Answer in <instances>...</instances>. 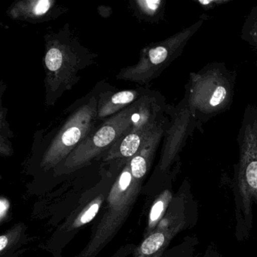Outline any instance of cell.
I'll return each mask as SVG.
<instances>
[{"label":"cell","instance_id":"cell-1","mask_svg":"<svg viewBox=\"0 0 257 257\" xmlns=\"http://www.w3.org/2000/svg\"><path fill=\"white\" fill-rule=\"evenodd\" d=\"M235 73L224 63H210L191 73L185 95L195 114L198 129L202 124L231 107L234 98Z\"/></svg>","mask_w":257,"mask_h":257},{"label":"cell","instance_id":"cell-2","mask_svg":"<svg viewBox=\"0 0 257 257\" xmlns=\"http://www.w3.org/2000/svg\"><path fill=\"white\" fill-rule=\"evenodd\" d=\"M142 183L135 180L129 162L117 175L96 222L89 241L76 257H95L112 240L128 218L139 197Z\"/></svg>","mask_w":257,"mask_h":257},{"label":"cell","instance_id":"cell-3","mask_svg":"<svg viewBox=\"0 0 257 257\" xmlns=\"http://www.w3.org/2000/svg\"><path fill=\"white\" fill-rule=\"evenodd\" d=\"M141 103L120 111L95 132H91L55 169L56 174H70L85 166L103 152L110 150L127 134L139 116Z\"/></svg>","mask_w":257,"mask_h":257},{"label":"cell","instance_id":"cell-4","mask_svg":"<svg viewBox=\"0 0 257 257\" xmlns=\"http://www.w3.org/2000/svg\"><path fill=\"white\" fill-rule=\"evenodd\" d=\"M116 177L106 176L85 192L77 207L43 245V249L52 252L55 256H59L69 242L82 228L94 220L103 208Z\"/></svg>","mask_w":257,"mask_h":257},{"label":"cell","instance_id":"cell-5","mask_svg":"<svg viewBox=\"0 0 257 257\" xmlns=\"http://www.w3.org/2000/svg\"><path fill=\"white\" fill-rule=\"evenodd\" d=\"M206 19H200L191 26L147 49L138 65L121 73V78L134 81H149L160 74L181 55L187 43L203 26Z\"/></svg>","mask_w":257,"mask_h":257},{"label":"cell","instance_id":"cell-6","mask_svg":"<svg viewBox=\"0 0 257 257\" xmlns=\"http://www.w3.org/2000/svg\"><path fill=\"white\" fill-rule=\"evenodd\" d=\"M97 106L92 99L72 115L45 153L41 163L43 169L56 168L91 133L93 121L97 115Z\"/></svg>","mask_w":257,"mask_h":257},{"label":"cell","instance_id":"cell-7","mask_svg":"<svg viewBox=\"0 0 257 257\" xmlns=\"http://www.w3.org/2000/svg\"><path fill=\"white\" fill-rule=\"evenodd\" d=\"M172 115V124L168 126V138L161 160L162 171L171 166L178 157L189 137L198 128L196 118L186 96L178 106L173 109Z\"/></svg>","mask_w":257,"mask_h":257},{"label":"cell","instance_id":"cell-8","mask_svg":"<svg viewBox=\"0 0 257 257\" xmlns=\"http://www.w3.org/2000/svg\"><path fill=\"white\" fill-rule=\"evenodd\" d=\"M167 121L165 118L162 120L145 144L129 162L132 176L136 181L142 183L149 172L159 142L168 128Z\"/></svg>","mask_w":257,"mask_h":257},{"label":"cell","instance_id":"cell-9","mask_svg":"<svg viewBox=\"0 0 257 257\" xmlns=\"http://www.w3.org/2000/svg\"><path fill=\"white\" fill-rule=\"evenodd\" d=\"M29 241L26 225L16 224L0 236V257L17 256L21 248Z\"/></svg>","mask_w":257,"mask_h":257},{"label":"cell","instance_id":"cell-10","mask_svg":"<svg viewBox=\"0 0 257 257\" xmlns=\"http://www.w3.org/2000/svg\"><path fill=\"white\" fill-rule=\"evenodd\" d=\"M174 230L166 226H159L145 237L135 250V257H157L168 245Z\"/></svg>","mask_w":257,"mask_h":257},{"label":"cell","instance_id":"cell-11","mask_svg":"<svg viewBox=\"0 0 257 257\" xmlns=\"http://www.w3.org/2000/svg\"><path fill=\"white\" fill-rule=\"evenodd\" d=\"M138 95L139 93L138 91L126 90L115 93L112 95L100 97L97 106V117L98 118H106L118 112L127 105L135 101L138 98Z\"/></svg>","mask_w":257,"mask_h":257},{"label":"cell","instance_id":"cell-12","mask_svg":"<svg viewBox=\"0 0 257 257\" xmlns=\"http://www.w3.org/2000/svg\"><path fill=\"white\" fill-rule=\"evenodd\" d=\"M171 198V192L167 190L161 194L153 202L149 214L148 225L145 229V237L156 230V226L159 225L166 211Z\"/></svg>","mask_w":257,"mask_h":257},{"label":"cell","instance_id":"cell-13","mask_svg":"<svg viewBox=\"0 0 257 257\" xmlns=\"http://www.w3.org/2000/svg\"><path fill=\"white\" fill-rule=\"evenodd\" d=\"M240 37L251 48L257 51V5L251 10L246 18Z\"/></svg>","mask_w":257,"mask_h":257},{"label":"cell","instance_id":"cell-14","mask_svg":"<svg viewBox=\"0 0 257 257\" xmlns=\"http://www.w3.org/2000/svg\"><path fill=\"white\" fill-rule=\"evenodd\" d=\"M63 63L62 52L58 48H52L48 51L46 57V64L50 71L56 72L61 69Z\"/></svg>","mask_w":257,"mask_h":257},{"label":"cell","instance_id":"cell-15","mask_svg":"<svg viewBox=\"0 0 257 257\" xmlns=\"http://www.w3.org/2000/svg\"><path fill=\"white\" fill-rule=\"evenodd\" d=\"M137 3L146 15L152 17L160 12L163 4L161 0H139Z\"/></svg>","mask_w":257,"mask_h":257},{"label":"cell","instance_id":"cell-16","mask_svg":"<svg viewBox=\"0 0 257 257\" xmlns=\"http://www.w3.org/2000/svg\"><path fill=\"white\" fill-rule=\"evenodd\" d=\"M52 2L49 0H39L28 8V12L34 16H42L46 14L52 7Z\"/></svg>","mask_w":257,"mask_h":257},{"label":"cell","instance_id":"cell-17","mask_svg":"<svg viewBox=\"0 0 257 257\" xmlns=\"http://www.w3.org/2000/svg\"><path fill=\"white\" fill-rule=\"evenodd\" d=\"M230 2H231L230 0H198V1H195V3L198 4L204 11H210L216 7Z\"/></svg>","mask_w":257,"mask_h":257},{"label":"cell","instance_id":"cell-18","mask_svg":"<svg viewBox=\"0 0 257 257\" xmlns=\"http://www.w3.org/2000/svg\"><path fill=\"white\" fill-rule=\"evenodd\" d=\"M10 208V204L9 200L5 197H1V200H0V221H1V223H4L7 221Z\"/></svg>","mask_w":257,"mask_h":257},{"label":"cell","instance_id":"cell-19","mask_svg":"<svg viewBox=\"0 0 257 257\" xmlns=\"http://www.w3.org/2000/svg\"><path fill=\"white\" fill-rule=\"evenodd\" d=\"M255 67H256V68H257V63H256V64H255Z\"/></svg>","mask_w":257,"mask_h":257}]
</instances>
